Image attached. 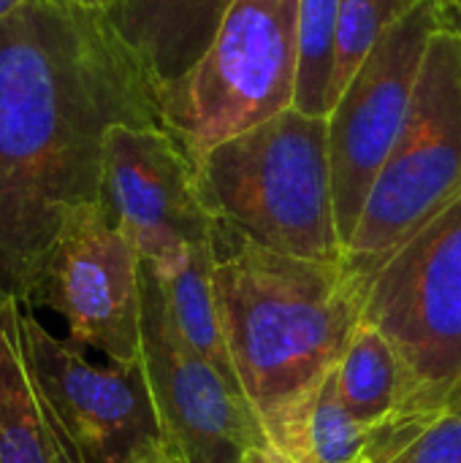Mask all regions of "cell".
Here are the masks:
<instances>
[{"label": "cell", "mask_w": 461, "mask_h": 463, "mask_svg": "<svg viewBox=\"0 0 461 463\" xmlns=\"http://www.w3.org/2000/svg\"><path fill=\"white\" fill-rule=\"evenodd\" d=\"M215 250L234 369L272 448L293 461L307 412L361 326L367 285L345 263L280 255L223 225Z\"/></svg>", "instance_id": "2"}, {"label": "cell", "mask_w": 461, "mask_h": 463, "mask_svg": "<svg viewBox=\"0 0 461 463\" xmlns=\"http://www.w3.org/2000/svg\"><path fill=\"white\" fill-rule=\"evenodd\" d=\"M427 0H340L337 35H334V65L329 81V111L351 84L367 54L375 49L380 35Z\"/></svg>", "instance_id": "17"}, {"label": "cell", "mask_w": 461, "mask_h": 463, "mask_svg": "<svg viewBox=\"0 0 461 463\" xmlns=\"http://www.w3.org/2000/svg\"><path fill=\"white\" fill-rule=\"evenodd\" d=\"M461 195V35L437 30L427 46L402 133L367 198L348 247V271L372 274Z\"/></svg>", "instance_id": "6"}, {"label": "cell", "mask_w": 461, "mask_h": 463, "mask_svg": "<svg viewBox=\"0 0 461 463\" xmlns=\"http://www.w3.org/2000/svg\"><path fill=\"white\" fill-rule=\"evenodd\" d=\"M22 304L57 312L79 350L120 364L141 358V255L101 201L68 212Z\"/></svg>", "instance_id": "9"}, {"label": "cell", "mask_w": 461, "mask_h": 463, "mask_svg": "<svg viewBox=\"0 0 461 463\" xmlns=\"http://www.w3.org/2000/svg\"><path fill=\"white\" fill-rule=\"evenodd\" d=\"M30 0H0V19H5L8 14L19 11L22 5H27Z\"/></svg>", "instance_id": "23"}, {"label": "cell", "mask_w": 461, "mask_h": 463, "mask_svg": "<svg viewBox=\"0 0 461 463\" xmlns=\"http://www.w3.org/2000/svg\"><path fill=\"white\" fill-rule=\"evenodd\" d=\"M101 203L147 263L206 244L217 231L198 198L193 163L166 128L117 125L109 130Z\"/></svg>", "instance_id": "11"}, {"label": "cell", "mask_w": 461, "mask_h": 463, "mask_svg": "<svg viewBox=\"0 0 461 463\" xmlns=\"http://www.w3.org/2000/svg\"><path fill=\"white\" fill-rule=\"evenodd\" d=\"M437 5V14H440V24L443 30H454L456 22L461 19V0H429Z\"/></svg>", "instance_id": "20"}, {"label": "cell", "mask_w": 461, "mask_h": 463, "mask_svg": "<svg viewBox=\"0 0 461 463\" xmlns=\"http://www.w3.org/2000/svg\"><path fill=\"white\" fill-rule=\"evenodd\" d=\"M451 33H456V35H461V19H459V22H456V27H454Z\"/></svg>", "instance_id": "25"}, {"label": "cell", "mask_w": 461, "mask_h": 463, "mask_svg": "<svg viewBox=\"0 0 461 463\" xmlns=\"http://www.w3.org/2000/svg\"><path fill=\"white\" fill-rule=\"evenodd\" d=\"M361 323L408 372L405 410L389 423L461 412V195L372 274Z\"/></svg>", "instance_id": "5"}, {"label": "cell", "mask_w": 461, "mask_h": 463, "mask_svg": "<svg viewBox=\"0 0 461 463\" xmlns=\"http://www.w3.org/2000/svg\"><path fill=\"white\" fill-rule=\"evenodd\" d=\"M193 171L217 225L280 255L345 263L326 117L285 109L196 157Z\"/></svg>", "instance_id": "3"}, {"label": "cell", "mask_w": 461, "mask_h": 463, "mask_svg": "<svg viewBox=\"0 0 461 463\" xmlns=\"http://www.w3.org/2000/svg\"><path fill=\"white\" fill-rule=\"evenodd\" d=\"M299 0H234L204 57L158 92L166 130L190 163L293 109Z\"/></svg>", "instance_id": "4"}, {"label": "cell", "mask_w": 461, "mask_h": 463, "mask_svg": "<svg viewBox=\"0 0 461 463\" xmlns=\"http://www.w3.org/2000/svg\"><path fill=\"white\" fill-rule=\"evenodd\" d=\"M340 0H299V79L293 109L329 117Z\"/></svg>", "instance_id": "18"}, {"label": "cell", "mask_w": 461, "mask_h": 463, "mask_svg": "<svg viewBox=\"0 0 461 463\" xmlns=\"http://www.w3.org/2000/svg\"><path fill=\"white\" fill-rule=\"evenodd\" d=\"M141 463H187L182 456H179V450H174L171 445H166V442H160L147 458Z\"/></svg>", "instance_id": "22"}, {"label": "cell", "mask_w": 461, "mask_h": 463, "mask_svg": "<svg viewBox=\"0 0 461 463\" xmlns=\"http://www.w3.org/2000/svg\"><path fill=\"white\" fill-rule=\"evenodd\" d=\"M19 342L38 399L73 463H141L160 442V420L139 361L90 364L76 345L57 339L16 309Z\"/></svg>", "instance_id": "7"}, {"label": "cell", "mask_w": 461, "mask_h": 463, "mask_svg": "<svg viewBox=\"0 0 461 463\" xmlns=\"http://www.w3.org/2000/svg\"><path fill=\"white\" fill-rule=\"evenodd\" d=\"M16 309L0 301V463H73L27 372Z\"/></svg>", "instance_id": "14"}, {"label": "cell", "mask_w": 461, "mask_h": 463, "mask_svg": "<svg viewBox=\"0 0 461 463\" xmlns=\"http://www.w3.org/2000/svg\"><path fill=\"white\" fill-rule=\"evenodd\" d=\"M68 3H79V5H87V8H109L111 0H68Z\"/></svg>", "instance_id": "24"}, {"label": "cell", "mask_w": 461, "mask_h": 463, "mask_svg": "<svg viewBox=\"0 0 461 463\" xmlns=\"http://www.w3.org/2000/svg\"><path fill=\"white\" fill-rule=\"evenodd\" d=\"M141 366L163 442L187 463H242L250 448L272 445L245 396L177 331L160 282L141 260Z\"/></svg>", "instance_id": "10"}, {"label": "cell", "mask_w": 461, "mask_h": 463, "mask_svg": "<svg viewBox=\"0 0 461 463\" xmlns=\"http://www.w3.org/2000/svg\"><path fill=\"white\" fill-rule=\"evenodd\" d=\"M234 0H111V27L133 52L155 92L179 81L209 49Z\"/></svg>", "instance_id": "12"}, {"label": "cell", "mask_w": 461, "mask_h": 463, "mask_svg": "<svg viewBox=\"0 0 461 463\" xmlns=\"http://www.w3.org/2000/svg\"><path fill=\"white\" fill-rule=\"evenodd\" d=\"M342 404L367 426L378 429L399 418L408 402V372L391 342L361 323L334 369Z\"/></svg>", "instance_id": "15"}, {"label": "cell", "mask_w": 461, "mask_h": 463, "mask_svg": "<svg viewBox=\"0 0 461 463\" xmlns=\"http://www.w3.org/2000/svg\"><path fill=\"white\" fill-rule=\"evenodd\" d=\"M215 263H217V250L212 239L206 244H190L174 252L171 258L160 263H149V266L160 282L166 309L179 336L201 358H206L239 396H245V388L239 383V374L234 369L231 350L226 342L220 301L215 290Z\"/></svg>", "instance_id": "13"}, {"label": "cell", "mask_w": 461, "mask_h": 463, "mask_svg": "<svg viewBox=\"0 0 461 463\" xmlns=\"http://www.w3.org/2000/svg\"><path fill=\"white\" fill-rule=\"evenodd\" d=\"M370 445L372 429L342 404L331 372L307 412L293 463H370Z\"/></svg>", "instance_id": "16"}, {"label": "cell", "mask_w": 461, "mask_h": 463, "mask_svg": "<svg viewBox=\"0 0 461 463\" xmlns=\"http://www.w3.org/2000/svg\"><path fill=\"white\" fill-rule=\"evenodd\" d=\"M383 463H461V412H446Z\"/></svg>", "instance_id": "19"}, {"label": "cell", "mask_w": 461, "mask_h": 463, "mask_svg": "<svg viewBox=\"0 0 461 463\" xmlns=\"http://www.w3.org/2000/svg\"><path fill=\"white\" fill-rule=\"evenodd\" d=\"M242 463H293L291 458H285L277 448L266 445V448H250L245 453Z\"/></svg>", "instance_id": "21"}, {"label": "cell", "mask_w": 461, "mask_h": 463, "mask_svg": "<svg viewBox=\"0 0 461 463\" xmlns=\"http://www.w3.org/2000/svg\"><path fill=\"white\" fill-rule=\"evenodd\" d=\"M117 125L166 128L103 8L30 0L0 19V301H24L71 209L101 201Z\"/></svg>", "instance_id": "1"}, {"label": "cell", "mask_w": 461, "mask_h": 463, "mask_svg": "<svg viewBox=\"0 0 461 463\" xmlns=\"http://www.w3.org/2000/svg\"><path fill=\"white\" fill-rule=\"evenodd\" d=\"M437 30H443L440 14L429 0L394 22L326 117L331 193L345 255L367 198L402 133L427 46Z\"/></svg>", "instance_id": "8"}]
</instances>
